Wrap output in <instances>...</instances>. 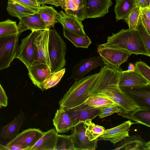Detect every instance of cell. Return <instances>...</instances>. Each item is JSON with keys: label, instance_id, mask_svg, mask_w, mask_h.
<instances>
[{"label": "cell", "instance_id": "cell-21", "mask_svg": "<svg viewBox=\"0 0 150 150\" xmlns=\"http://www.w3.org/2000/svg\"><path fill=\"white\" fill-rule=\"evenodd\" d=\"M52 121L56 131L60 133L68 132L75 126L71 116L63 106H60L57 110Z\"/></svg>", "mask_w": 150, "mask_h": 150}, {"label": "cell", "instance_id": "cell-48", "mask_svg": "<svg viewBox=\"0 0 150 150\" xmlns=\"http://www.w3.org/2000/svg\"><path fill=\"white\" fill-rule=\"evenodd\" d=\"M0 150H9V149L5 146L2 145L0 143Z\"/></svg>", "mask_w": 150, "mask_h": 150}, {"label": "cell", "instance_id": "cell-44", "mask_svg": "<svg viewBox=\"0 0 150 150\" xmlns=\"http://www.w3.org/2000/svg\"><path fill=\"white\" fill-rule=\"evenodd\" d=\"M140 8L147 7L145 0H136Z\"/></svg>", "mask_w": 150, "mask_h": 150}, {"label": "cell", "instance_id": "cell-30", "mask_svg": "<svg viewBox=\"0 0 150 150\" xmlns=\"http://www.w3.org/2000/svg\"><path fill=\"white\" fill-rule=\"evenodd\" d=\"M84 103L93 108L100 109L108 106L116 104L114 101L109 98L99 96H90L86 100Z\"/></svg>", "mask_w": 150, "mask_h": 150}, {"label": "cell", "instance_id": "cell-6", "mask_svg": "<svg viewBox=\"0 0 150 150\" xmlns=\"http://www.w3.org/2000/svg\"><path fill=\"white\" fill-rule=\"evenodd\" d=\"M19 33L0 37V70L10 66L16 58Z\"/></svg>", "mask_w": 150, "mask_h": 150}, {"label": "cell", "instance_id": "cell-9", "mask_svg": "<svg viewBox=\"0 0 150 150\" xmlns=\"http://www.w3.org/2000/svg\"><path fill=\"white\" fill-rule=\"evenodd\" d=\"M84 19L103 17L108 12L112 0H82Z\"/></svg>", "mask_w": 150, "mask_h": 150}, {"label": "cell", "instance_id": "cell-10", "mask_svg": "<svg viewBox=\"0 0 150 150\" xmlns=\"http://www.w3.org/2000/svg\"><path fill=\"white\" fill-rule=\"evenodd\" d=\"M72 142L75 150H94L97 147L98 139L90 141L86 136L84 121L76 125L72 129Z\"/></svg>", "mask_w": 150, "mask_h": 150}, {"label": "cell", "instance_id": "cell-4", "mask_svg": "<svg viewBox=\"0 0 150 150\" xmlns=\"http://www.w3.org/2000/svg\"><path fill=\"white\" fill-rule=\"evenodd\" d=\"M48 54L52 72L62 69L66 64V44L54 29H49Z\"/></svg>", "mask_w": 150, "mask_h": 150}, {"label": "cell", "instance_id": "cell-41", "mask_svg": "<svg viewBox=\"0 0 150 150\" xmlns=\"http://www.w3.org/2000/svg\"><path fill=\"white\" fill-rule=\"evenodd\" d=\"M140 18L141 21L144 27L148 33L150 34V19L141 13Z\"/></svg>", "mask_w": 150, "mask_h": 150}, {"label": "cell", "instance_id": "cell-23", "mask_svg": "<svg viewBox=\"0 0 150 150\" xmlns=\"http://www.w3.org/2000/svg\"><path fill=\"white\" fill-rule=\"evenodd\" d=\"M58 134L54 129L44 132L43 136L35 144L27 150H54Z\"/></svg>", "mask_w": 150, "mask_h": 150}, {"label": "cell", "instance_id": "cell-38", "mask_svg": "<svg viewBox=\"0 0 150 150\" xmlns=\"http://www.w3.org/2000/svg\"><path fill=\"white\" fill-rule=\"evenodd\" d=\"M121 112L120 109L114 104L102 109L98 116L100 118H102L111 115L114 113H119Z\"/></svg>", "mask_w": 150, "mask_h": 150}, {"label": "cell", "instance_id": "cell-31", "mask_svg": "<svg viewBox=\"0 0 150 150\" xmlns=\"http://www.w3.org/2000/svg\"><path fill=\"white\" fill-rule=\"evenodd\" d=\"M66 70V68H63L58 71L51 72L41 83V90L43 91L57 85L63 76Z\"/></svg>", "mask_w": 150, "mask_h": 150}, {"label": "cell", "instance_id": "cell-15", "mask_svg": "<svg viewBox=\"0 0 150 150\" xmlns=\"http://www.w3.org/2000/svg\"><path fill=\"white\" fill-rule=\"evenodd\" d=\"M133 124L134 122L128 120L114 127L105 129L98 138V140L108 141L115 145L129 136L130 128Z\"/></svg>", "mask_w": 150, "mask_h": 150}, {"label": "cell", "instance_id": "cell-16", "mask_svg": "<svg viewBox=\"0 0 150 150\" xmlns=\"http://www.w3.org/2000/svg\"><path fill=\"white\" fill-rule=\"evenodd\" d=\"M57 23L62 25L63 28L82 36L86 34L82 21L74 14H69L61 11L56 16Z\"/></svg>", "mask_w": 150, "mask_h": 150}, {"label": "cell", "instance_id": "cell-17", "mask_svg": "<svg viewBox=\"0 0 150 150\" xmlns=\"http://www.w3.org/2000/svg\"><path fill=\"white\" fill-rule=\"evenodd\" d=\"M44 132L39 129L30 128L23 130L8 142L7 147L15 144H21L28 147L26 150L34 145L43 136Z\"/></svg>", "mask_w": 150, "mask_h": 150}, {"label": "cell", "instance_id": "cell-32", "mask_svg": "<svg viewBox=\"0 0 150 150\" xmlns=\"http://www.w3.org/2000/svg\"><path fill=\"white\" fill-rule=\"evenodd\" d=\"M54 150H75L73 143L72 135L58 134Z\"/></svg>", "mask_w": 150, "mask_h": 150}, {"label": "cell", "instance_id": "cell-40", "mask_svg": "<svg viewBox=\"0 0 150 150\" xmlns=\"http://www.w3.org/2000/svg\"><path fill=\"white\" fill-rule=\"evenodd\" d=\"M7 97L5 92L0 83V106L6 107L8 105Z\"/></svg>", "mask_w": 150, "mask_h": 150}, {"label": "cell", "instance_id": "cell-47", "mask_svg": "<svg viewBox=\"0 0 150 150\" xmlns=\"http://www.w3.org/2000/svg\"><path fill=\"white\" fill-rule=\"evenodd\" d=\"M127 70L130 71H135V68L134 65L132 63H129L128 67Z\"/></svg>", "mask_w": 150, "mask_h": 150}, {"label": "cell", "instance_id": "cell-14", "mask_svg": "<svg viewBox=\"0 0 150 150\" xmlns=\"http://www.w3.org/2000/svg\"><path fill=\"white\" fill-rule=\"evenodd\" d=\"M64 108L71 116L75 125L88 119L92 120L98 116L101 110L93 108L84 102L71 108Z\"/></svg>", "mask_w": 150, "mask_h": 150}, {"label": "cell", "instance_id": "cell-26", "mask_svg": "<svg viewBox=\"0 0 150 150\" xmlns=\"http://www.w3.org/2000/svg\"><path fill=\"white\" fill-rule=\"evenodd\" d=\"M38 12L47 28L53 27L57 23L56 16L58 12L52 7L42 5L39 8Z\"/></svg>", "mask_w": 150, "mask_h": 150}, {"label": "cell", "instance_id": "cell-1", "mask_svg": "<svg viewBox=\"0 0 150 150\" xmlns=\"http://www.w3.org/2000/svg\"><path fill=\"white\" fill-rule=\"evenodd\" d=\"M103 45L127 51L132 54L150 57L140 35L136 29H122L107 38Z\"/></svg>", "mask_w": 150, "mask_h": 150}, {"label": "cell", "instance_id": "cell-2", "mask_svg": "<svg viewBox=\"0 0 150 150\" xmlns=\"http://www.w3.org/2000/svg\"><path fill=\"white\" fill-rule=\"evenodd\" d=\"M98 75V73H96L76 81L59 101L60 106L70 108L84 103Z\"/></svg>", "mask_w": 150, "mask_h": 150}, {"label": "cell", "instance_id": "cell-29", "mask_svg": "<svg viewBox=\"0 0 150 150\" xmlns=\"http://www.w3.org/2000/svg\"><path fill=\"white\" fill-rule=\"evenodd\" d=\"M84 122L86 128L85 135L90 141L98 139L105 130L103 127L92 122L91 120H86Z\"/></svg>", "mask_w": 150, "mask_h": 150}, {"label": "cell", "instance_id": "cell-43", "mask_svg": "<svg viewBox=\"0 0 150 150\" xmlns=\"http://www.w3.org/2000/svg\"><path fill=\"white\" fill-rule=\"evenodd\" d=\"M140 13L150 19V7L140 8Z\"/></svg>", "mask_w": 150, "mask_h": 150}, {"label": "cell", "instance_id": "cell-50", "mask_svg": "<svg viewBox=\"0 0 150 150\" xmlns=\"http://www.w3.org/2000/svg\"><path fill=\"white\" fill-rule=\"evenodd\" d=\"M30 0L32 1H34L36 2V0Z\"/></svg>", "mask_w": 150, "mask_h": 150}, {"label": "cell", "instance_id": "cell-46", "mask_svg": "<svg viewBox=\"0 0 150 150\" xmlns=\"http://www.w3.org/2000/svg\"><path fill=\"white\" fill-rule=\"evenodd\" d=\"M60 0H50V4L58 7L59 6V2Z\"/></svg>", "mask_w": 150, "mask_h": 150}, {"label": "cell", "instance_id": "cell-42", "mask_svg": "<svg viewBox=\"0 0 150 150\" xmlns=\"http://www.w3.org/2000/svg\"><path fill=\"white\" fill-rule=\"evenodd\" d=\"M7 147L9 150H26L28 147L18 144H15L10 145Z\"/></svg>", "mask_w": 150, "mask_h": 150}, {"label": "cell", "instance_id": "cell-49", "mask_svg": "<svg viewBox=\"0 0 150 150\" xmlns=\"http://www.w3.org/2000/svg\"><path fill=\"white\" fill-rule=\"evenodd\" d=\"M147 7H150V0H145Z\"/></svg>", "mask_w": 150, "mask_h": 150}, {"label": "cell", "instance_id": "cell-20", "mask_svg": "<svg viewBox=\"0 0 150 150\" xmlns=\"http://www.w3.org/2000/svg\"><path fill=\"white\" fill-rule=\"evenodd\" d=\"M113 150H150V142H146L139 134L129 136L120 142Z\"/></svg>", "mask_w": 150, "mask_h": 150}, {"label": "cell", "instance_id": "cell-25", "mask_svg": "<svg viewBox=\"0 0 150 150\" xmlns=\"http://www.w3.org/2000/svg\"><path fill=\"white\" fill-rule=\"evenodd\" d=\"M114 7L116 21L124 20L138 4L136 0H116Z\"/></svg>", "mask_w": 150, "mask_h": 150}, {"label": "cell", "instance_id": "cell-13", "mask_svg": "<svg viewBox=\"0 0 150 150\" xmlns=\"http://www.w3.org/2000/svg\"><path fill=\"white\" fill-rule=\"evenodd\" d=\"M104 65L105 63L100 56L82 60L74 66L69 79L78 81L91 70Z\"/></svg>", "mask_w": 150, "mask_h": 150}, {"label": "cell", "instance_id": "cell-19", "mask_svg": "<svg viewBox=\"0 0 150 150\" xmlns=\"http://www.w3.org/2000/svg\"><path fill=\"white\" fill-rule=\"evenodd\" d=\"M18 18L20 21L17 26L20 35L28 30H32L47 28L38 11Z\"/></svg>", "mask_w": 150, "mask_h": 150}, {"label": "cell", "instance_id": "cell-24", "mask_svg": "<svg viewBox=\"0 0 150 150\" xmlns=\"http://www.w3.org/2000/svg\"><path fill=\"white\" fill-rule=\"evenodd\" d=\"M25 120V114L21 111L10 123L2 127L1 137L4 139H8L16 136Z\"/></svg>", "mask_w": 150, "mask_h": 150}, {"label": "cell", "instance_id": "cell-37", "mask_svg": "<svg viewBox=\"0 0 150 150\" xmlns=\"http://www.w3.org/2000/svg\"><path fill=\"white\" fill-rule=\"evenodd\" d=\"M134 65L135 70L147 80L150 82V68L144 62L140 60L136 62Z\"/></svg>", "mask_w": 150, "mask_h": 150}, {"label": "cell", "instance_id": "cell-36", "mask_svg": "<svg viewBox=\"0 0 150 150\" xmlns=\"http://www.w3.org/2000/svg\"><path fill=\"white\" fill-rule=\"evenodd\" d=\"M136 29L138 32L147 52L150 54V34L142 24L140 17Z\"/></svg>", "mask_w": 150, "mask_h": 150}, {"label": "cell", "instance_id": "cell-45", "mask_svg": "<svg viewBox=\"0 0 150 150\" xmlns=\"http://www.w3.org/2000/svg\"><path fill=\"white\" fill-rule=\"evenodd\" d=\"M50 0H36V2L40 5L45 4H50Z\"/></svg>", "mask_w": 150, "mask_h": 150}, {"label": "cell", "instance_id": "cell-28", "mask_svg": "<svg viewBox=\"0 0 150 150\" xmlns=\"http://www.w3.org/2000/svg\"><path fill=\"white\" fill-rule=\"evenodd\" d=\"M6 9L11 16L19 18L33 14L35 12L13 0H8Z\"/></svg>", "mask_w": 150, "mask_h": 150}, {"label": "cell", "instance_id": "cell-35", "mask_svg": "<svg viewBox=\"0 0 150 150\" xmlns=\"http://www.w3.org/2000/svg\"><path fill=\"white\" fill-rule=\"evenodd\" d=\"M140 7L138 5L124 20L127 24L129 29H136L140 18Z\"/></svg>", "mask_w": 150, "mask_h": 150}, {"label": "cell", "instance_id": "cell-8", "mask_svg": "<svg viewBox=\"0 0 150 150\" xmlns=\"http://www.w3.org/2000/svg\"><path fill=\"white\" fill-rule=\"evenodd\" d=\"M97 51L105 65L114 69L119 68L132 54L127 51L106 46L102 44L98 45Z\"/></svg>", "mask_w": 150, "mask_h": 150}, {"label": "cell", "instance_id": "cell-39", "mask_svg": "<svg viewBox=\"0 0 150 150\" xmlns=\"http://www.w3.org/2000/svg\"><path fill=\"white\" fill-rule=\"evenodd\" d=\"M13 0L35 12H37L41 6L36 2L30 0Z\"/></svg>", "mask_w": 150, "mask_h": 150}, {"label": "cell", "instance_id": "cell-5", "mask_svg": "<svg viewBox=\"0 0 150 150\" xmlns=\"http://www.w3.org/2000/svg\"><path fill=\"white\" fill-rule=\"evenodd\" d=\"M122 71L120 68H112L105 65L102 66L95 83L89 91V97L108 87L119 86Z\"/></svg>", "mask_w": 150, "mask_h": 150}, {"label": "cell", "instance_id": "cell-22", "mask_svg": "<svg viewBox=\"0 0 150 150\" xmlns=\"http://www.w3.org/2000/svg\"><path fill=\"white\" fill-rule=\"evenodd\" d=\"M29 76L34 85L42 90L41 83L51 72L50 68L44 64H33L28 68Z\"/></svg>", "mask_w": 150, "mask_h": 150}, {"label": "cell", "instance_id": "cell-7", "mask_svg": "<svg viewBox=\"0 0 150 150\" xmlns=\"http://www.w3.org/2000/svg\"><path fill=\"white\" fill-rule=\"evenodd\" d=\"M49 29L47 28L32 30L34 33L35 45L33 64H43L50 68L48 54Z\"/></svg>", "mask_w": 150, "mask_h": 150}, {"label": "cell", "instance_id": "cell-27", "mask_svg": "<svg viewBox=\"0 0 150 150\" xmlns=\"http://www.w3.org/2000/svg\"><path fill=\"white\" fill-rule=\"evenodd\" d=\"M63 35L77 47L87 48L92 42L86 35L82 36L63 28Z\"/></svg>", "mask_w": 150, "mask_h": 150}, {"label": "cell", "instance_id": "cell-34", "mask_svg": "<svg viewBox=\"0 0 150 150\" xmlns=\"http://www.w3.org/2000/svg\"><path fill=\"white\" fill-rule=\"evenodd\" d=\"M135 123L140 124L149 127H150V110H139L129 118Z\"/></svg>", "mask_w": 150, "mask_h": 150}, {"label": "cell", "instance_id": "cell-3", "mask_svg": "<svg viewBox=\"0 0 150 150\" xmlns=\"http://www.w3.org/2000/svg\"><path fill=\"white\" fill-rule=\"evenodd\" d=\"M93 96L106 97L114 101L121 110L118 115L129 119L134 113L142 110H148L137 105L121 89L119 86L108 87Z\"/></svg>", "mask_w": 150, "mask_h": 150}, {"label": "cell", "instance_id": "cell-33", "mask_svg": "<svg viewBox=\"0 0 150 150\" xmlns=\"http://www.w3.org/2000/svg\"><path fill=\"white\" fill-rule=\"evenodd\" d=\"M18 33L19 32L16 22L9 19L0 21V37Z\"/></svg>", "mask_w": 150, "mask_h": 150}, {"label": "cell", "instance_id": "cell-18", "mask_svg": "<svg viewBox=\"0 0 150 150\" xmlns=\"http://www.w3.org/2000/svg\"><path fill=\"white\" fill-rule=\"evenodd\" d=\"M149 84H150V82L135 70L134 71L122 70L118 85L120 87H130Z\"/></svg>", "mask_w": 150, "mask_h": 150}, {"label": "cell", "instance_id": "cell-11", "mask_svg": "<svg viewBox=\"0 0 150 150\" xmlns=\"http://www.w3.org/2000/svg\"><path fill=\"white\" fill-rule=\"evenodd\" d=\"M120 88L138 105L150 110V84L140 86Z\"/></svg>", "mask_w": 150, "mask_h": 150}, {"label": "cell", "instance_id": "cell-12", "mask_svg": "<svg viewBox=\"0 0 150 150\" xmlns=\"http://www.w3.org/2000/svg\"><path fill=\"white\" fill-rule=\"evenodd\" d=\"M22 39L18 47L16 58L23 63L27 68L34 62L35 45L33 32Z\"/></svg>", "mask_w": 150, "mask_h": 150}]
</instances>
